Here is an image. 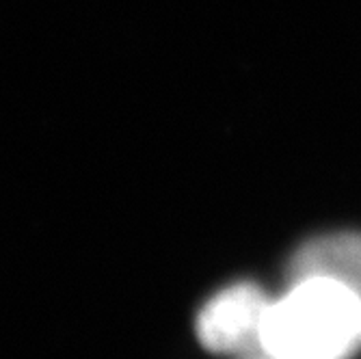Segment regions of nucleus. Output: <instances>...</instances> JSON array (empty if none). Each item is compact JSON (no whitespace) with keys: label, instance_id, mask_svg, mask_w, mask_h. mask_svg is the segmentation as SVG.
Listing matches in <instances>:
<instances>
[{"label":"nucleus","instance_id":"obj_1","mask_svg":"<svg viewBox=\"0 0 361 359\" xmlns=\"http://www.w3.org/2000/svg\"><path fill=\"white\" fill-rule=\"evenodd\" d=\"M361 348V299L326 279H297L273 299L259 353L277 359H348Z\"/></svg>","mask_w":361,"mask_h":359},{"label":"nucleus","instance_id":"obj_2","mask_svg":"<svg viewBox=\"0 0 361 359\" xmlns=\"http://www.w3.org/2000/svg\"><path fill=\"white\" fill-rule=\"evenodd\" d=\"M271 297L251 281H236L212 295L195 318V334L202 346L221 353L238 355L257 348L262 338Z\"/></svg>","mask_w":361,"mask_h":359},{"label":"nucleus","instance_id":"obj_3","mask_svg":"<svg viewBox=\"0 0 361 359\" xmlns=\"http://www.w3.org/2000/svg\"><path fill=\"white\" fill-rule=\"evenodd\" d=\"M326 279L361 299V232H334L305 241L290 255L288 279Z\"/></svg>","mask_w":361,"mask_h":359},{"label":"nucleus","instance_id":"obj_4","mask_svg":"<svg viewBox=\"0 0 361 359\" xmlns=\"http://www.w3.org/2000/svg\"><path fill=\"white\" fill-rule=\"evenodd\" d=\"M257 359H277V357H271V355H264V353H262V355H259Z\"/></svg>","mask_w":361,"mask_h":359}]
</instances>
